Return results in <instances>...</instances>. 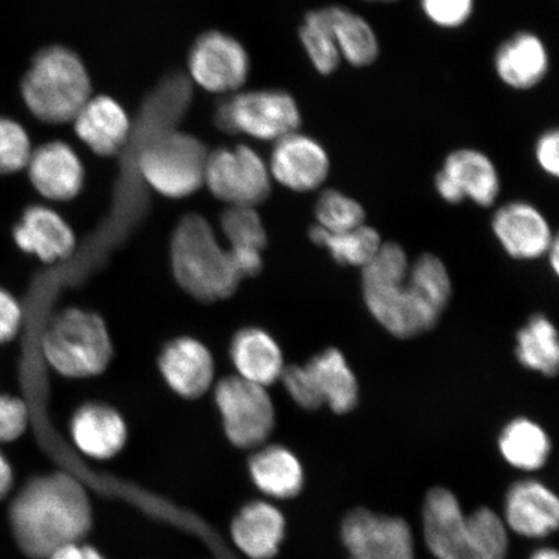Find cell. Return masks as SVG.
I'll list each match as a JSON object with an SVG mask.
<instances>
[{"label":"cell","mask_w":559,"mask_h":559,"mask_svg":"<svg viewBox=\"0 0 559 559\" xmlns=\"http://www.w3.org/2000/svg\"><path fill=\"white\" fill-rule=\"evenodd\" d=\"M21 93L39 121L61 124L73 121L91 99V81L75 52L51 46L34 56Z\"/></svg>","instance_id":"cell-4"},{"label":"cell","mask_w":559,"mask_h":559,"mask_svg":"<svg viewBox=\"0 0 559 559\" xmlns=\"http://www.w3.org/2000/svg\"><path fill=\"white\" fill-rule=\"evenodd\" d=\"M421 7L432 23L454 29L472 16L474 0H421Z\"/></svg>","instance_id":"cell-36"},{"label":"cell","mask_w":559,"mask_h":559,"mask_svg":"<svg viewBox=\"0 0 559 559\" xmlns=\"http://www.w3.org/2000/svg\"><path fill=\"white\" fill-rule=\"evenodd\" d=\"M12 533L33 559H48L64 545L81 543L93 513L86 489L68 473L34 478L13 500Z\"/></svg>","instance_id":"cell-1"},{"label":"cell","mask_w":559,"mask_h":559,"mask_svg":"<svg viewBox=\"0 0 559 559\" xmlns=\"http://www.w3.org/2000/svg\"><path fill=\"white\" fill-rule=\"evenodd\" d=\"M173 274L180 288L201 302H218L234 295L241 282L228 249L212 225L199 214L179 222L171 240Z\"/></svg>","instance_id":"cell-3"},{"label":"cell","mask_w":559,"mask_h":559,"mask_svg":"<svg viewBox=\"0 0 559 559\" xmlns=\"http://www.w3.org/2000/svg\"><path fill=\"white\" fill-rule=\"evenodd\" d=\"M369 2H396V0H369Z\"/></svg>","instance_id":"cell-44"},{"label":"cell","mask_w":559,"mask_h":559,"mask_svg":"<svg viewBox=\"0 0 559 559\" xmlns=\"http://www.w3.org/2000/svg\"><path fill=\"white\" fill-rule=\"evenodd\" d=\"M32 152L31 139L23 126L0 117V177L26 169Z\"/></svg>","instance_id":"cell-35"},{"label":"cell","mask_w":559,"mask_h":559,"mask_svg":"<svg viewBox=\"0 0 559 559\" xmlns=\"http://www.w3.org/2000/svg\"><path fill=\"white\" fill-rule=\"evenodd\" d=\"M31 409L20 397L0 393V442H12L24 435Z\"/></svg>","instance_id":"cell-37"},{"label":"cell","mask_w":559,"mask_h":559,"mask_svg":"<svg viewBox=\"0 0 559 559\" xmlns=\"http://www.w3.org/2000/svg\"><path fill=\"white\" fill-rule=\"evenodd\" d=\"M531 559H559L557 550L551 548H543L537 550Z\"/></svg>","instance_id":"cell-43"},{"label":"cell","mask_w":559,"mask_h":559,"mask_svg":"<svg viewBox=\"0 0 559 559\" xmlns=\"http://www.w3.org/2000/svg\"><path fill=\"white\" fill-rule=\"evenodd\" d=\"M516 359L524 368L554 377L559 366V341L556 326L543 314H535L516 333Z\"/></svg>","instance_id":"cell-29"},{"label":"cell","mask_w":559,"mask_h":559,"mask_svg":"<svg viewBox=\"0 0 559 559\" xmlns=\"http://www.w3.org/2000/svg\"><path fill=\"white\" fill-rule=\"evenodd\" d=\"M492 230L507 254L519 261H535L548 254L557 236L539 209L512 201L496 210Z\"/></svg>","instance_id":"cell-16"},{"label":"cell","mask_w":559,"mask_h":559,"mask_svg":"<svg viewBox=\"0 0 559 559\" xmlns=\"http://www.w3.org/2000/svg\"><path fill=\"white\" fill-rule=\"evenodd\" d=\"M48 366L68 379H90L108 368L114 356L110 334L99 314L81 309L59 312L40 341Z\"/></svg>","instance_id":"cell-5"},{"label":"cell","mask_w":559,"mask_h":559,"mask_svg":"<svg viewBox=\"0 0 559 559\" xmlns=\"http://www.w3.org/2000/svg\"><path fill=\"white\" fill-rule=\"evenodd\" d=\"M495 68L506 85L515 90L533 88L548 73L547 48L534 34H515L496 52Z\"/></svg>","instance_id":"cell-25"},{"label":"cell","mask_w":559,"mask_h":559,"mask_svg":"<svg viewBox=\"0 0 559 559\" xmlns=\"http://www.w3.org/2000/svg\"><path fill=\"white\" fill-rule=\"evenodd\" d=\"M27 177L41 198L67 202L80 194L85 183V169L72 146L51 142L32 152Z\"/></svg>","instance_id":"cell-17"},{"label":"cell","mask_w":559,"mask_h":559,"mask_svg":"<svg viewBox=\"0 0 559 559\" xmlns=\"http://www.w3.org/2000/svg\"><path fill=\"white\" fill-rule=\"evenodd\" d=\"M48 559H104V557L93 547L73 543L64 545L52 554Z\"/></svg>","instance_id":"cell-40"},{"label":"cell","mask_w":559,"mask_h":559,"mask_svg":"<svg viewBox=\"0 0 559 559\" xmlns=\"http://www.w3.org/2000/svg\"><path fill=\"white\" fill-rule=\"evenodd\" d=\"M215 402L228 439L240 449L262 445L274 430V403L261 384L226 377L216 384Z\"/></svg>","instance_id":"cell-10"},{"label":"cell","mask_w":559,"mask_h":559,"mask_svg":"<svg viewBox=\"0 0 559 559\" xmlns=\"http://www.w3.org/2000/svg\"><path fill=\"white\" fill-rule=\"evenodd\" d=\"M310 239L318 247L328 250L338 264L360 269L372 260L383 243L377 229L366 223L345 233H328L317 225L310 229Z\"/></svg>","instance_id":"cell-30"},{"label":"cell","mask_w":559,"mask_h":559,"mask_svg":"<svg viewBox=\"0 0 559 559\" xmlns=\"http://www.w3.org/2000/svg\"><path fill=\"white\" fill-rule=\"evenodd\" d=\"M502 457L523 472L542 469L550 454V439L539 424L520 417L507 424L499 439Z\"/></svg>","instance_id":"cell-28"},{"label":"cell","mask_w":559,"mask_h":559,"mask_svg":"<svg viewBox=\"0 0 559 559\" xmlns=\"http://www.w3.org/2000/svg\"><path fill=\"white\" fill-rule=\"evenodd\" d=\"M299 35L305 50L318 72L324 75L332 74L338 68L342 58L319 11H312L306 16Z\"/></svg>","instance_id":"cell-34"},{"label":"cell","mask_w":559,"mask_h":559,"mask_svg":"<svg viewBox=\"0 0 559 559\" xmlns=\"http://www.w3.org/2000/svg\"><path fill=\"white\" fill-rule=\"evenodd\" d=\"M408 280L440 311L444 312L452 296V282L445 264L435 254H423L409 264Z\"/></svg>","instance_id":"cell-33"},{"label":"cell","mask_w":559,"mask_h":559,"mask_svg":"<svg viewBox=\"0 0 559 559\" xmlns=\"http://www.w3.org/2000/svg\"><path fill=\"white\" fill-rule=\"evenodd\" d=\"M558 240H557V237L554 241V243H551V247L548 251V255H549V260H550V265H551V269H554V271L556 272V274H558V269H559V265H558V260H559V257H558Z\"/></svg>","instance_id":"cell-42"},{"label":"cell","mask_w":559,"mask_h":559,"mask_svg":"<svg viewBox=\"0 0 559 559\" xmlns=\"http://www.w3.org/2000/svg\"><path fill=\"white\" fill-rule=\"evenodd\" d=\"M12 469L3 454L0 453V499L4 498L12 486Z\"/></svg>","instance_id":"cell-41"},{"label":"cell","mask_w":559,"mask_h":559,"mask_svg":"<svg viewBox=\"0 0 559 559\" xmlns=\"http://www.w3.org/2000/svg\"><path fill=\"white\" fill-rule=\"evenodd\" d=\"M337 45L341 58L354 67L373 64L380 53L379 40L367 21L344 7L319 10Z\"/></svg>","instance_id":"cell-27"},{"label":"cell","mask_w":559,"mask_h":559,"mask_svg":"<svg viewBox=\"0 0 559 559\" xmlns=\"http://www.w3.org/2000/svg\"><path fill=\"white\" fill-rule=\"evenodd\" d=\"M13 242L25 254L45 263L66 261L74 253L75 235L53 209L32 205L12 229Z\"/></svg>","instance_id":"cell-18"},{"label":"cell","mask_w":559,"mask_h":559,"mask_svg":"<svg viewBox=\"0 0 559 559\" xmlns=\"http://www.w3.org/2000/svg\"><path fill=\"white\" fill-rule=\"evenodd\" d=\"M23 324V305L10 290L0 286V346L15 340Z\"/></svg>","instance_id":"cell-38"},{"label":"cell","mask_w":559,"mask_h":559,"mask_svg":"<svg viewBox=\"0 0 559 559\" xmlns=\"http://www.w3.org/2000/svg\"><path fill=\"white\" fill-rule=\"evenodd\" d=\"M318 226L328 233H345L366 223L365 207L360 202L337 190L320 194L314 206Z\"/></svg>","instance_id":"cell-31"},{"label":"cell","mask_w":559,"mask_h":559,"mask_svg":"<svg viewBox=\"0 0 559 559\" xmlns=\"http://www.w3.org/2000/svg\"><path fill=\"white\" fill-rule=\"evenodd\" d=\"M424 536L437 559H506L508 528L492 509L465 514L450 489L436 487L426 495Z\"/></svg>","instance_id":"cell-2"},{"label":"cell","mask_w":559,"mask_h":559,"mask_svg":"<svg viewBox=\"0 0 559 559\" xmlns=\"http://www.w3.org/2000/svg\"><path fill=\"white\" fill-rule=\"evenodd\" d=\"M158 365L167 384L186 400H198L214 381L212 353L202 342L191 337L169 342L160 353Z\"/></svg>","instance_id":"cell-20"},{"label":"cell","mask_w":559,"mask_h":559,"mask_svg":"<svg viewBox=\"0 0 559 559\" xmlns=\"http://www.w3.org/2000/svg\"><path fill=\"white\" fill-rule=\"evenodd\" d=\"M271 177L290 191L318 190L331 171V159L317 140L293 132L277 140L270 163Z\"/></svg>","instance_id":"cell-15"},{"label":"cell","mask_w":559,"mask_h":559,"mask_svg":"<svg viewBox=\"0 0 559 559\" xmlns=\"http://www.w3.org/2000/svg\"><path fill=\"white\" fill-rule=\"evenodd\" d=\"M536 159L542 169L557 178L559 175V135L557 130L545 132L536 144Z\"/></svg>","instance_id":"cell-39"},{"label":"cell","mask_w":559,"mask_h":559,"mask_svg":"<svg viewBox=\"0 0 559 559\" xmlns=\"http://www.w3.org/2000/svg\"><path fill=\"white\" fill-rule=\"evenodd\" d=\"M271 178L269 166L247 145L209 153L205 185L228 206L262 204L271 193Z\"/></svg>","instance_id":"cell-11"},{"label":"cell","mask_w":559,"mask_h":559,"mask_svg":"<svg viewBox=\"0 0 559 559\" xmlns=\"http://www.w3.org/2000/svg\"><path fill=\"white\" fill-rule=\"evenodd\" d=\"M284 536V515L269 502H251L233 523V537L237 548L253 559L275 557Z\"/></svg>","instance_id":"cell-24"},{"label":"cell","mask_w":559,"mask_h":559,"mask_svg":"<svg viewBox=\"0 0 559 559\" xmlns=\"http://www.w3.org/2000/svg\"><path fill=\"white\" fill-rule=\"evenodd\" d=\"M250 474L261 491L275 499H293L304 487L305 474L296 454L282 445H270L250 460Z\"/></svg>","instance_id":"cell-26"},{"label":"cell","mask_w":559,"mask_h":559,"mask_svg":"<svg viewBox=\"0 0 559 559\" xmlns=\"http://www.w3.org/2000/svg\"><path fill=\"white\" fill-rule=\"evenodd\" d=\"M221 227L229 242V249L263 251L267 245V234L255 207L228 206L222 214Z\"/></svg>","instance_id":"cell-32"},{"label":"cell","mask_w":559,"mask_h":559,"mask_svg":"<svg viewBox=\"0 0 559 559\" xmlns=\"http://www.w3.org/2000/svg\"><path fill=\"white\" fill-rule=\"evenodd\" d=\"M136 139L138 170L153 190L185 199L205 185L209 153L198 138L171 130L151 139Z\"/></svg>","instance_id":"cell-6"},{"label":"cell","mask_w":559,"mask_h":559,"mask_svg":"<svg viewBox=\"0 0 559 559\" xmlns=\"http://www.w3.org/2000/svg\"><path fill=\"white\" fill-rule=\"evenodd\" d=\"M507 528L528 539H542L558 527L559 501L557 495L542 481H516L510 487L504 509Z\"/></svg>","instance_id":"cell-19"},{"label":"cell","mask_w":559,"mask_h":559,"mask_svg":"<svg viewBox=\"0 0 559 559\" xmlns=\"http://www.w3.org/2000/svg\"><path fill=\"white\" fill-rule=\"evenodd\" d=\"M230 360L241 379L269 388L282 379L285 361L282 347L261 328H245L235 334Z\"/></svg>","instance_id":"cell-22"},{"label":"cell","mask_w":559,"mask_h":559,"mask_svg":"<svg viewBox=\"0 0 559 559\" xmlns=\"http://www.w3.org/2000/svg\"><path fill=\"white\" fill-rule=\"evenodd\" d=\"M362 297L372 317L397 338L432 330L442 311L408 280V272L384 277H361Z\"/></svg>","instance_id":"cell-8"},{"label":"cell","mask_w":559,"mask_h":559,"mask_svg":"<svg viewBox=\"0 0 559 559\" xmlns=\"http://www.w3.org/2000/svg\"><path fill=\"white\" fill-rule=\"evenodd\" d=\"M348 559H417L409 524L400 516L352 510L341 526Z\"/></svg>","instance_id":"cell-12"},{"label":"cell","mask_w":559,"mask_h":559,"mask_svg":"<svg viewBox=\"0 0 559 559\" xmlns=\"http://www.w3.org/2000/svg\"><path fill=\"white\" fill-rule=\"evenodd\" d=\"M286 393L299 407L314 411L326 405L338 415L348 414L359 402V382L340 349L330 347L305 366L285 367Z\"/></svg>","instance_id":"cell-7"},{"label":"cell","mask_w":559,"mask_h":559,"mask_svg":"<svg viewBox=\"0 0 559 559\" xmlns=\"http://www.w3.org/2000/svg\"><path fill=\"white\" fill-rule=\"evenodd\" d=\"M436 188L449 204L471 200L481 207H489L498 200L501 183L498 169L485 153L465 148L454 151L445 158L443 169L437 174Z\"/></svg>","instance_id":"cell-14"},{"label":"cell","mask_w":559,"mask_h":559,"mask_svg":"<svg viewBox=\"0 0 559 559\" xmlns=\"http://www.w3.org/2000/svg\"><path fill=\"white\" fill-rule=\"evenodd\" d=\"M73 121L76 135L96 155L116 156L124 151L129 142V117L121 105L109 96L90 99Z\"/></svg>","instance_id":"cell-21"},{"label":"cell","mask_w":559,"mask_h":559,"mask_svg":"<svg viewBox=\"0 0 559 559\" xmlns=\"http://www.w3.org/2000/svg\"><path fill=\"white\" fill-rule=\"evenodd\" d=\"M72 436L81 452L105 460L122 450L128 430L116 409L109 405L90 403L75 412Z\"/></svg>","instance_id":"cell-23"},{"label":"cell","mask_w":559,"mask_h":559,"mask_svg":"<svg viewBox=\"0 0 559 559\" xmlns=\"http://www.w3.org/2000/svg\"><path fill=\"white\" fill-rule=\"evenodd\" d=\"M215 124L227 134H247L277 140L298 131L300 111L288 93L276 90L250 91L223 99L215 110Z\"/></svg>","instance_id":"cell-9"},{"label":"cell","mask_w":559,"mask_h":559,"mask_svg":"<svg viewBox=\"0 0 559 559\" xmlns=\"http://www.w3.org/2000/svg\"><path fill=\"white\" fill-rule=\"evenodd\" d=\"M188 67L199 86L225 94L243 86L250 62L239 40L222 32H207L194 41Z\"/></svg>","instance_id":"cell-13"}]
</instances>
